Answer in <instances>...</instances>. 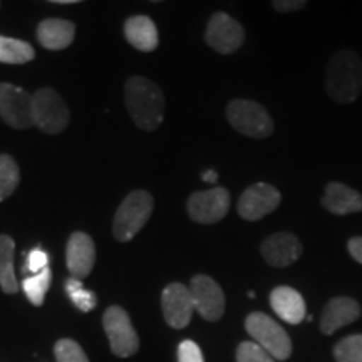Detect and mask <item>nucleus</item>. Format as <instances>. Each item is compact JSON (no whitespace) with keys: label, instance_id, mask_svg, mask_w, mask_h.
<instances>
[{"label":"nucleus","instance_id":"f257e3e1","mask_svg":"<svg viewBox=\"0 0 362 362\" xmlns=\"http://www.w3.org/2000/svg\"><path fill=\"white\" fill-rule=\"evenodd\" d=\"M124 99L138 128L143 131L160 128L165 117V96L158 84L143 76L129 78L124 86Z\"/></svg>","mask_w":362,"mask_h":362},{"label":"nucleus","instance_id":"f03ea898","mask_svg":"<svg viewBox=\"0 0 362 362\" xmlns=\"http://www.w3.org/2000/svg\"><path fill=\"white\" fill-rule=\"evenodd\" d=\"M325 89L339 104L357 101L362 93V59L351 49H341L325 67Z\"/></svg>","mask_w":362,"mask_h":362},{"label":"nucleus","instance_id":"7ed1b4c3","mask_svg":"<svg viewBox=\"0 0 362 362\" xmlns=\"http://www.w3.org/2000/svg\"><path fill=\"white\" fill-rule=\"evenodd\" d=\"M153 206H155V200L151 193L144 189L131 192L116 210L115 221H112V233L117 242L133 240L151 218Z\"/></svg>","mask_w":362,"mask_h":362},{"label":"nucleus","instance_id":"20e7f679","mask_svg":"<svg viewBox=\"0 0 362 362\" xmlns=\"http://www.w3.org/2000/svg\"><path fill=\"white\" fill-rule=\"evenodd\" d=\"M226 119L240 134L253 139H265L275 129L274 119L260 103L253 99H233L226 106Z\"/></svg>","mask_w":362,"mask_h":362},{"label":"nucleus","instance_id":"39448f33","mask_svg":"<svg viewBox=\"0 0 362 362\" xmlns=\"http://www.w3.org/2000/svg\"><path fill=\"white\" fill-rule=\"evenodd\" d=\"M245 329L253 342L275 361H287L292 356V341L277 320L264 312H252L245 319Z\"/></svg>","mask_w":362,"mask_h":362},{"label":"nucleus","instance_id":"423d86ee","mask_svg":"<svg viewBox=\"0 0 362 362\" xmlns=\"http://www.w3.org/2000/svg\"><path fill=\"white\" fill-rule=\"evenodd\" d=\"M33 123L47 134L62 133L69 124L66 103L51 88H42L33 94Z\"/></svg>","mask_w":362,"mask_h":362},{"label":"nucleus","instance_id":"0eeeda50","mask_svg":"<svg viewBox=\"0 0 362 362\" xmlns=\"http://www.w3.org/2000/svg\"><path fill=\"white\" fill-rule=\"evenodd\" d=\"M103 327L110 339L112 354L126 359L138 352L139 337L123 307L111 305L110 309H106L103 315Z\"/></svg>","mask_w":362,"mask_h":362},{"label":"nucleus","instance_id":"6e6552de","mask_svg":"<svg viewBox=\"0 0 362 362\" xmlns=\"http://www.w3.org/2000/svg\"><path fill=\"white\" fill-rule=\"evenodd\" d=\"M230 210V193L223 187L197 192L188 198L187 211L189 218L202 225H214L223 220Z\"/></svg>","mask_w":362,"mask_h":362},{"label":"nucleus","instance_id":"1a4fd4ad","mask_svg":"<svg viewBox=\"0 0 362 362\" xmlns=\"http://www.w3.org/2000/svg\"><path fill=\"white\" fill-rule=\"evenodd\" d=\"M205 40L215 52L230 56V54L237 52L243 45L245 30H243L242 24L235 21L232 16L225 12H216L208 21Z\"/></svg>","mask_w":362,"mask_h":362},{"label":"nucleus","instance_id":"9d476101","mask_svg":"<svg viewBox=\"0 0 362 362\" xmlns=\"http://www.w3.org/2000/svg\"><path fill=\"white\" fill-rule=\"evenodd\" d=\"M189 293L193 298L194 312L208 322H218L225 315V293L218 282L208 275H194L189 282Z\"/></svg>","mask_w":362,"mask_h":362},{"label":"nucleus","instance_id":"9b49d317","mask_svg":"<svg viewBox=\"0 0 362 362\" xmlns=\"http://www.w3.org/2000/svg\"><path fill=\"white\" fill-rule=\"evenodd\" d=\"M0 117L16 129L33 128V94L19 86L0 84Z\"/></svg>","mask_w":362,"mask_h":362},{"label":"nucleus","instance_id":"f8f14e48","mask_svg":"<svg viewBox=\"0 0 362 362\" xmlns=\"http://www.w3.org/2000/svg\"><path fill=\"white\" fill-rule=\"evenodd\" d=\"M280 203H282V194L279 189L274 185L260 181L250 185L240 194L237 211L243 220L257 221L277 210Z\"/></svg>","mask_w":362,"mask_h":362},{"label":"nucleus","instance_id":"ddd939ff","mask_svg":"<svg viewBox=\"0 0 362 362\" xmlns=\"http://www.w3.org/2000/svg\"><path fill=\"white\" fill-rule=\"evenodd\" d=\"M161 310L166 324L173 329H185L192 322L194 312L193 298L187 285L173 282L161 293Z\"/></svg>","mask_w":362,"mask_h":362},{"label":"nucleus","instance_id":"4468645a","mask_svg":"<svg viewBox=\"0 0 362 362\" xmlns=\"http://www.w3.org/2000/svg\"><path fill=\"white\" fill-rule=\"evenodd\" d=\"M304 247L296 233L279 232L267 237L260 245V253L267 264L275 269H285L300 259Z\"/></svg>","mask_w":362,"mask_h":362},{"label":"nucleus","instance_id":"2eb2a0df","mask_svg":"<svg viewBox=\"0 0 362 362\" xmlns=\"http://www.w3.org/2000/svg\"><path fill=\"white\" fill-rule=\"evenodd\" d=\"M96 264V248L93 238L84 232H74L69 237L66 248V265L71 277L86 279Z\"/></svg>","mask_w":362,"mask_h":362},{"label":"nucleus","instance_id":"dca6fc26","mask_svg":"<svg viewBox=\"0 0 362 362\" xmlns=\"http://www.w3.org/2000/svg\"><path fill=\"white\" fill-rule=\"evenodd\" d=\"M362 314L359 302L352 297H334L324 307L320 317V332L325 336H332L344 325L356 322Z\"/></svg>","mask_w":362,"mask_h":362},{"label":"nucleus","instance_id":"f3484780","mask_svg":"<svg viewBox=\"0 0 362 362\" xmlns=\"http://www.w3.org/2000/svg\"><path fill=\"white\" fill-rule=\"evenodd\" d=\"M320 203L332 215H351L362 211V194L341 181H330Z\"/></svg>","mask_w":362,"mask_h":362},{"label":"nucleus","instance_id":"a211bd4d","mask_svg":"<svg viewBox=\"0 0 362 362\" xmlns=\"http://www.w3.org/2000/svg\"><path fill=\"white\" fill-rule=\"evenodd\" d=\"M270 305L275 314L287 324L297 325L307 317L304 297L292 287L285 285L275 287L270 293Z\"/></svg>","mask_w":362,"mask_h":362},{"label":"nucleus","instance_id":"6ab92c4d","mask_svg":"<svg viewBox=\"0 0 362 362\" xmlns=\"http://www.w3.org/2000/svg\"><path fill=\"white\" fill-rule=\"evenodd\" d=\"M124 35L128 42L141 52H153L160 44L155 22L146 16L129 17L124 24Z\"/></svg>","mask_w":362,"mask_h":362},{"label":"nucleus","instance_id":"aec40b11","mask_svg":"<svg viewBox=\"0 0 362 362\" xmlns=\"http://www.w3.org/2000/svg\"><path fill=\"white\" fill-rule=\"evenodd\" d=\"M76 27L64 19H45L37 27V39L49 51H62L74 40Z\"/></svg>","mask_w":362,"mask_h":362},{"label":"nucleus","instance_id":"412c9836","mask_svg":"<svg viewBox=\"0 0 362 362\" xmlns=\"http://www.w3.org/2000/svg\"><path fill=\"white\" fill-rule=\"evenodd\" d=\"M13 248L16 242L8 235H0V287L8 296L19 292V282L13 270Z\"/></svg>","mask_w":362,"mask_h":362},{"label":"nucleus","instance_id":"4be33fe9","mask_svg":"<svg viewBox=\"0 0 362 362\" xmlns=\"http://www.w3.org/2000/svg\"><path fill=\"white\" fill-rule=\"evenodd\" d=\"M35 57L34 47L24 40L0 35V62L4 64H25Z\"/></svg>","mask_w":362,"mask_h":362},{"label":"nucleus","instance_id":"5701e85b","mask_svg":"<svg viewBox=\"0 0 362 362\" xmlns=\"http://www.w3.org/2000/svg\"><path fill=\"white\" fill-rule=\"evenodd\" d=\"M52 272L51 269H45L35 275H29L22 280V291H24L25 297L29 298V302L35 307H40L45 300V293L49 291V285H51Z\"/></svg>","mask_w":362,"mask_h":362},{"label":"nucleus","instance_id":"b1692460","mask_svg":"<svg viewBox=\"0 0 362 362\" xmlns=\"http://www.w3.org/2000/svg\"><path fill=\"white\" fill-rule=\"evenodd\" d=\"M21 181V171L11 155H0V202L16 192Z\"/></svg>","mask_w":362,"mask_h":362},{"label":"nucleus","instance_id":"393cba45","mask_svg":"<svg viewBox=\"0 0 362 362\" xmlns=\"http://www.w3.org/2000/svg\"><path fill=\"white\" fill-rule=\"evenodd\" d=\"M66 293L67 297L71 298V302L74 304L76 309H79L81 312H90L93 309H96L98 305L96 293L88 291V288H84V285L81 280L74 277L67 279Z\"/></svg>","mask_w":362,"mask_h":362},{"label":"nucleus","instance_id":"a878e982","mask_svg":"<svg viewBox=\"0 0 362 362\" xmlns=\"http://www.w3.org/2000/svg\"><path fill=\"white\" fill-rule=\"evenodd\" d=\"M337 362H362V334L344 337L334 347Z\"/></svg>","mask_w":362,"mask_h":362},{"label":"nucleus","instance_id":"bb28decb","mask_svg":"<svg viewBox=\"0 0 362 362\" xmlns=\"http://www.w3.org/2000/svg\"><path fill=\"white\" fill-rule=\"evenodd\" d=\"M57 362H89L83 347L72 339H61L54 346Z\"/></svg>","mask_w":362,"mask_h":362},{"label":"nucleus","instance_id":"cd10ccee","mask_svg":"<svg viewBox=\"0 0 362 362\" xmlns=\"http://www.w3.org/2000/svg\"><path fill=\"white\" fill-rule=\"evenodd\" d=\"M237 362H277L255 342H240L237 347Z\"/></svg>","mask_w":362,"mask_h":362},{"label":"nucleus","instance_id":"c85d7f7f","mask_svg":"<svg viewBox=\"0 0 362 362\" xmlns=\"http://www.w3.org/2000/svg\"><path fill=\"white\" fill-rule=\"evenodd\" d=\"M47 267H49V255L42 250V248L37 247L27 253V264H24V267H22V272H24V275L29 277V275H35L39 274V272L45 270Z\"/></svg>","mask_w":362,"mask_h":362},{"label":"nucleus","instance_id":"c756f323","mask_svg":"<svg viewBox=\"0 0 362 362\" xmlns=\"http://www.w3.org/2000/svg\"><path fill=\"white\" fill-rule=\"evenodd\" d=\"M178 362H205V359L197 342L183 341L178 346Z\"/></svg>","mask_w":362,"mask_h":362},{"label":"nucleus","instance_id":"7c9ffc66","mask_svg":"<svg viewBox=\"0 0 362 362\" xmlns=\"http://www.w3.org/2000/svg\"><path fill=\"white\" fill-rule=\"evenodd\" d=\"M305 6H307L305 0H274V2H272V7L280 13L302 11Z\"/></svg>","mask_w":362,"mask_h":362},{"label":"nucleus","instance_id":"2f4dec72","mask_svg":"<svg viewBox=\"0 0 362 362\" xmlns=\"http://www.w3.org/2000/svg\"><path fill=\"white\" fill-rule=\"evenodd\" d=\"M347 250H349L352 259L362 265V237H352L347 242Z\"/></svg>","mask_w":362,"mask_h":362},{"label":"nucleus","instance_id":"473e14b6","mask_svg":"<svg viewBox=\"0 0 362 362\" xmlns=\"http://www.w3.org/2000/svg\"><path fill=\"white\" fill-rule=\"evenodd\" d=\"M216 180H218V173H216L215 170H208L203 173V181H205V183H215Z\"/></svg>","mask_w":362,"mask_h":362},{"label":"nucleus","instance_id":"72a5a7b5","mask_svg":"<svg viewBox=\"0 0 362 362\" xmlns=\"http://www.w3.org/2000/svg\"><path fill=\"white\" fill-rule=\"evenodd\" d=\"M54 4H76V0H54Z\"/></svg>","mask_w":362,"mask_h":362},{"label":"nucleus","instance_id":"f704fd0d","mask_svg":"<svg viewBox=\"0 0 362 362\" xmlns=\"http://www.w3.org/2000/svg\"><path fill=\"white\" fill-rule=\"evenodd\" d=\"M247 296H248V297H250V298H255V292H248V293H247Z\"/></svg>","mask_w":362,"mask_h":362}]
</instances>
